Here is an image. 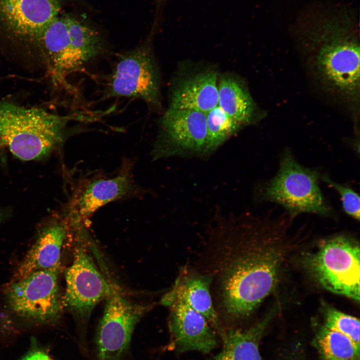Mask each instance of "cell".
Wrapping results in <instances>:
<instances>
[{
	"label": "cell",
	"instance_id": "obj_19",
	"mask_svg": "<svg viewBox=\"0 0 360 360\" xmlns=\"http://www.w3.org/2000/svg\"><path fill=\"white\" fill-rule=\"evenodd\" d=\"M218 88V106L230 117L242 126L252 120L254 111L253 100L240 82L230 76L220 78Z\"/></svg>",
	"mask_w": 360,
	"mask_h": 360
},
{
	"label": "cell",
	"instance_id": "obj_6",
	"mask_svg": "<svg viewBox=\"0 0 360 360\" xmlns=\"http://www.w3.org/2000/svg\"><path fill=\"white\" fill-rule=\"evenodd\" d=\"M360 252L350 238L338 236L324 241L308 260L314 279L328 290L360 300Z\"/></svg>",
	"mask_w": 360,
	"mask_h": 360
},
{
	"label": "cell",
	"instance_id": "obj_21",
	"mask_svg": "<svg viewBox=\"0 0 360 360\" xmlns=\"http://www.w3.org/2000/svg\"><path fill=\"white\" fill-rule=\"evenodd\" d=\"M206 139L204 154L216 150L243 126L218 105L206 114Z\"/></svg>",
	"mask_w": 360,
	"mask_h": 360
},
{
	"label": "cell",
	"instance_id": "obj_1",
	"mask_svg": "<svg viewBox=\"0 0 360 360\" xmlns=\"http://www.w3.org/2000/svg\"><path fill=\"white\" fill-rule=\"evenodd\" d=\"M292 218L247 216L216 228L211 240L210 270L216 284L219 310L234 324L248 318L275 287L286 252Z\"/></svg>",
	"mask_w": 360,
	"mask_h": 360
},
{
	"label": "cell",
	"instance_id": "obj_3",
	"mask_svg": "<svg viewBox=\"0 0 360 360\" xmlns=\"http://www.w3.org/2000/svg\"><path fill=\"white\" fill-rule=\"evenodd\" d=\"M70 120L41 108L0 100V138L14 156L24 160L42 158L56 149Z\"/></svg>",
	"mask_w": 360,
	"mask_h": 360
},
{
	"label": "cell",
	"instance_id": "obj_11",
	"mask_svg": "<svg viewBox=\"0 0 360 360\" xmlns=\"http://www.w3.org/2000/svg\"><path fill=\"white\" fill-rule=\"evenodd\" d=\"M108 96L160 104L159 76L150 48L142 44L122 56L108 82Z\"/></svg>",
	"mask_w": 360,
	"mask_h": 360
},
{
	"label": "cell",
	"instance_id": "obj_13",
	"mask_svg": "<svg viewBox=\"0 0 360 360\" xmlns=\"http://www.w3.org/2000/svg\"><path fill=\"white\" fill-rule=\"evenodd\" d=\"M164 140L153 150L154 158L184 153H203L206 139V114L186 109L170 107L161 120Z\"/></svg>",
	"mask_w": 360,
	"mask_h": 360
},
{
	"label": "cell",
	"instance_id": "obj_27",
	"mask_svg": "<svg viewBox=\"0 0 360 360\" xmlns=\"http://www.w3.org/2000/svg\"><path fill=\"white\" fill-rule=\"evenodd\" d=\"M290 360H295L294 358H291Z\"/></svg>",
	"mask_w": 360,
	"mask_h": 360
},
{
	"label": "cell",
	"instance_id": "obj_15",
	"mask_svg": "<svg viewBox=\"0 0 360 360\" xmlns=\"http://www.w3.org/2000/svg\"><path fill=\"white\" fill-rule=\"evenodd\" d=\"M211 278L208 274L184 267L160 303L168 306L174 300L188 304L202 314L218 334L223 328L211 294Z\"/></svg>",
	"mask_w": 360,
	"mask_h": 360
},
{
	"label": "cell",
	"instance_id": "obj_7",
	"mask_svg": "<svg viewBox=\"0 0 360 360\" xmlns=\"http://www.w3.org/2000/svg\"><path fill=\"white\" fill-rule=\"evenodd\" d=\"M326 36L314 54L318 74L328 88L344 96L356 95L360 87L359 43L344 32Z\"/></svg>",
	"mask_w": 360,
	"mask_h": 360
},
{
	"label": "cell",
	"instance_id": "obj_26",
	"mask_svg": "<svg viewBox=\"0 0 360 360\" xmlns=\"http://www.w3.org/2000/svg\"><path fill=\"white\" fill-rule=\"evenodd\" d=\"M4 218V214L2 213L0 211V222H2Z\"/></svg>",
	"mask_w": 360,
	"mask_h": 360
},
{
	"label": "cell",
	"instance_id": "obj_17",
	"mask_svg": "<svg viewBox=\"0 0 360 360\" xmlns=\"http://www.w3.org/2000/svg\"><path fill=\"white\" fill-rule=\"evenodd\" d=\"M272 316L268 314L246 328L224 326L218 334L222 349L208 360H262L260 343Z\"/></svg>",
	"mask_w": 360,
	"mask_h": 360
},
{
	"label": "cell",
	"instance_id": "obj_2",
	"mask_svg": "<svg viewBox=\"0 0 360 360\" xmlns=\"http://www.w3.org/2000/svg\"><path fill=\"white\" fill-rule=\"evenodd\" d=\"M56 86L72 88L67 78L81 70L104 49V40L92 25L72 14H60L46 27L37 45Z\"/></svg>",
	"mask_w": 360,
	"mask_h": 360
},
{
	"label": "cell",
	"instance_id": "obj_16",
	"mask_svg": "<svg viewBox=\"0 0 360 360\" xmlns=\"http://www.w3.org/2000/svg\"><path fill=\"white\" fill-rule=\"evenodd\" d=\"M70 235L68 224L62 214L45 226L18 265L14 280L37 271L60 269L62 245Z\"/></svg>",
	"mask_w": 360,
	"mask_h": 360
},
{
	"label": "cell",
	"instance_id": "obj_24",
	"mask_svg": "<svg viewBox=\"0 0 360 360\" xmlns=\"http://www.w3.org/2000/svg\"><path fill=\"white\" fill-rule=\"evenodd\" d=\"M20 360H52L46 352L34 350L26 354Z\"/></svg>",
	"mask_w": 360,
	"mask_h": 360
},
{
	"label": "cell",
	"instance_id": "obj_25",
	"mask_svg": "<svg viewBox=\"0 0 360 360\" xmlns=\"http://www.w3.org/2000/svg\"><path fill=\"white\" fill-rule=\"evenodd\" d=\"M5 146V144L2 140L0 138V150Z\"/></svg>",
	"mask_w": 360,
	"mask_h": 360
},
{
	"label": "cell",
	"instance_id": "obj_8",
	"mask_svg": "<svg viewBox=\"0 0 360 360\" xmlns=\"http://www.w3.org/2000/svg\"><path fill=\"white\" fill-rule=\"evenodd\" d=\"M60 270H39L14 280L6 294L12 310L34 322H50L56 320L62 311L58 284Z\"/></svg>",
	"mask_w": 360,
	"mask_h": 360
},
{
	"label": "cell",
	"instance_id": "obj_23",
	"mask_svg": "<svg viewBox=\"0 0 360 360\" xmlns=\"http://www.w3.org/2000/svg\"><path fill=\"white\" fill-rule=\"evenodd\" d=\"M320 180L338 194L344 212L348 216L359 220L360 199L358 194L348 185L336 182L328 176L321 175Z\"/></svg>",
	"mask_w": 360,
	"mask_h": 360
},
{
	"label": "cell",
	"instance_id": "obj_10",
	"mask_svg": "<svg viewBox=\"0 0 360 360\" xmlns=\"http://www.w3.org/2000/svg\"><path fill=\"white\" fill-rule=\"evenodd\" d=\"M64 303L82 324L95 306L116 288L100 272L85 248H75L73 260L65 272Z\"/></svg>",
	"mask_w": 360,
	"mask_h": 360
},
{
	"label": "cell",
	"instance_id": "obj_5",
	"mask_svg": "<svg viewBox=\"0 0 360 360\" xmlns=\"http://www.w3.org/2000/svg\"><path fill=\"white\" fill-rule=\"evenodd\" d=\"M133 166L132 160L128 159L112 173L79 172L70 183L63 212L88 224L90 218L102 206L114 200L140 196L144 190L134 179Z\"/></svg>",
	"mask_w": 360,
	"mask_h": 360
},
{
	"label": "cell",
	"instance_id": "obj_20",
	"mask_svg": "<svg viewBox=\"0 0 360 360\" xmlns=\"http://www.w3.org/2000/svg\"><path fill=\"white\" fill-rule=\"evenodd\" d=\"M321 360H360V347L348 338L324 326L314 340Z\"/></svg>",
	"mask_w": 360,
	"mask_h": 360
},
{
	"label": "cell",
	"instance_id": "obj_12",
	"mask_svg": "<svg viewBox=\"0 0 360 360\" xmlns=\"http://www.w3.org/2000/svg\"><path fill=\"white\" fill-rule=\"evenodd\" d=\"M68 0H0V34L37 46Z\"/></svg>",
	"mask_w": 360,
	"mask_h": 360
},
{
	"label": "cell",
	"instance_id": "obj_9",
	"mask_svg": "<svg viewBox=\"0 0 360 360\" xmlns=\"http://www.w3.org/2000/svg\"><path fill=\"white\" fill-rule=\"evenodd\" d=\"M95 338L98 360H122L137 324L152 308L134 303L116 288L106 298Z\"/></svg>",
	"mask_w": 360,
	"mask_h": 360
},
{
	"label": "cell",
	"instance_id": "obj_18",
	"mask_svg": "<svg viewBox=\"0 0 360 360\" xmlns=\"http://www.w3.org/2000/svg\"><path fill=\"white\" fill-rule=\"evenodd\" d=\"M217 73L208 71L182 82L174 90L170 107L206 114L218 105Z\"/></svg>",
	"mask_w": 360,
	"mask_h": 360
},
{
	"label": "cell",
	"instance_id": "obj_4",
	"mask_svg": "<svg viewBox=\"0 0 360 360\" xmlns=\"http://www.w3.org/2000/svg\"><path fill=\"white\" fill-rule=\"evenodd\" d=\"M320 172L300 164L292 152L286 150L277 172L258 192L260 200L281 206L292 218L301 214L330 216L332 206L320 188Z\"/></svg>",
	"mask_w": 360,
	"mask_h": 360
},
{
	"label": "cell",
	"instance_id": "obj_14",
	"mask_svg": "<svg viewBox=\"0 0 360 360\" xmlns=\"http://www.w3.org/2000/svg\"><path fill=\"white\" fill-rule=\"evenodd\" d=\"M170 310L168 346L178 354L196 351L210 353L218 344V335L206 318L184 302L176 300Z\"/></svg>",
	"mask_w": 360,
	"mask_h": 360
},
{
	"label": "cell",
	"instance_id": "obj_22",
	"mask_svg": "<svg viewBox=\"0 0 360 360\" xmlns=\"http://www.w3.org/2000/svg\"><path fill=\"white\" fill-rule=\"evenodd\" d=\"M324 325L348 338L360 347V320L352 316L328 307L324 311Z\"/></svg>",
	"mask_w": 360,
	"mask_h": 360
}]
</instances>
